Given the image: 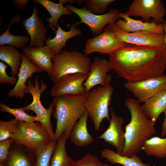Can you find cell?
<instances>
[{"label": "cell", "instance_id": "6da1fadb", "mask_svg": "<svg viewBox=\"0 0 166 166\" xmlns=\"http://www.w3.org/2000/svg\"><path fill=\"white\" fill-rule=\"evenodd\" d=\"M110 70L127 81L135 82L163 74L165 49L126 44L109 54Z\"/></svg>", "mask_w": 166, "mask_h": 166}, {"label": "cell", "instance_id": "7a4b0ae2", "mask_svg": "<svg viewBox=\"0 0 166 166\" xmlns=\"http://www.w3.org/2000/svg\"><path fill=\"white\" fill-rule=\"evenodd\" d=\"M124 104L131 119L125 128V147L121 155L131 157L140 153L144 143L155 134V124L145 114L136 99L128 98Z\"/></svg>", "mask_w": 166, "mask_h": 166}, {"label": "cell", "instance_id": "3957f363", "mask_svg": "<svg viewBox=\"0 0 166 166\" xmlns=\"http://www.w3.org/2000/svg\"><path fill=\"white\" fill-rule=\"evenodd\" d=\"M89 92L80 95L65 94L54 97L53 112L56 120L54 141H57L63 134L67 139L69 137L72 128L85 111L84 104Z\"/></svg>", "mask_w": 166, "mask_h": 166}, {"label": "cell", "instance_id": "277c9868", "mask_svg": "<svg viewBox=\"0 0 166 166\" xmlns=\"http://www.w3.org/2000/svg\"><path fill=\"white\" fill-rule=\"evenodd\" d=\"M10 138L35 154L52 141L46 128L38 122L29 123L18 121L14 126Z\"/></svg>", "mask_w": 166, "mask_h": 166}, {"label": "cell", "instance_id": "5b68a950", "mask_svg": "<svg viewBox=\"0 0 166 166\" xmlns=\"http://www.w3.org/2000/svg\"><path fill=\"white\" fill-rule=\"evenodd\" d=\"M52 61L53 69L50 78L54 84L65 75L82 73L88 76L89 73L90 58L77 51L62 50L54 54Z\"/></svg>", "mask_w": 166, "mask_h": 166}, {"label": "cell", "instance_id": "8992f818", "mask_svg": "<svg viewBox=\"0 0 166 166\" xmlns=\"http://www.w3.org/2000/svg\"><path fill=\"white\" fill-rule=\"evenodd\" d=\"M113 91L110 84L93 88L84 102L85 110L88 113L96 131L99 130L104 120H110L109 107Z\"/></svg>", "mask_w": 166, "mask_h": 166}, {"label": "cell", "instance_id": "52a82bcc", "mask_svg": "<svg viewBox=\"0 0 166 166\" xmlns=\"http://www.w3.org/2000/svg\"><path fill=\"white\" fill-rule=\"evenodd\" d=\"M27 85L28 93L33 97V101L30 104L21 108L24 111L31 110L36 114L38 121L46 129L52 140H54L55 133L54 132L51 122V117L53 113L54 106L53 102L50 103L48 109H45L42 104L40 97L42 93L46 89L47 86L42 79L40 86L37 77L34 80V85L32 83L30 79L28 80Z\"/></svg>", "mask_w": 166, "mask_h": 166}, {"label": "cell", "instance_id": "ba28073f", "mask_svg": "<svg viewBox=\"0 0 166 166\" xmlns=\"http://www.w3.org/2000/svg\"><path fill=\"white\" fill-rule=\"evenodd\" d=\"M65 7L80 18V22L73 25L75 26L81 23L87 25L94 37L101 34L106 26L115 23L120 19L118 16L119 11L116 9H112L106 14L98 15L91 13L84 7L78 8L67 4Z\"/></svg>", "mask_w": 166, "mask_h": 166}, {"label": "cell", "instance_id": "9c48e42d", "mask_svg": "<svg viewBox=\"0 0 166 166\" xmlns=\"http://www.w3.org/2000/svg\"><path fill=\"white\" fill-rule=\"evenodd\" d=\"M124 13L130 17H141L144 22H150L152 18L157 23L162 24L165 21L166 9L161 0H134Z\"/></svg>", "mask_w": 166, "mask_h": 166}, {"label": "cell", "instance_id": "30bf717a", "mask_svg": "<svg viewBox=\"0 0 166 166\" xmlns=\"http://www.w3.org/2000/svg\"><path fill=\"white\" fill-rule=\"evenodd\" d=\"M108 25L117 38L125 43L165 49L164 34L148 31L126 32L121 30L115 23Z\"/></svg>", "mask_w": 166, "mask_h": 166}, {"label": "cell", "instance_id": "8fae6325", "mask_svg": "<svg viewBox=\"0 0 166 166\" xmlns=\"http://www.w3.org/2000/svg\"><path fill=\"white\" fill-rule=\"evenodd\" d=\"M126 44L117 38L108 25L101 34L86 41L83 52L86 56L95 52L109 55Z\"/></svg>", "mask_w": 166, "mask_h": 166}, {"label": "cell", "instance_id": "7c38bea8", "mask_svg": "<svg viewBox=\"0 0 166 166\" xmlns=\"http://www.w3.org/2000/svg\"><path fill=\"white\" fill-rule=\"evenodd\" d=\"M123 86L139 103H144L158 91L166 89V76L163 74L141 81H127Z\"/></svg>", "mask_w": 166, "mask_h": 166}, {"label": "cell", "instance_id": "4fadbf2b", "mask_svg": "<svg viewBox=\"0 0 166 166\" xmlns=\"http://www.w3.org/2000/svg\"><path fill=\"white\" fill-rule=\"evenodd\" d=\"M87 77V76L82 73L64 75L51 88L50 95L54 97L65 94H83L86 92L83 84Z\"/></svg>", "mask_w": 166, "mask_h": 166}, {"label": "cell", "instance_id": "5bb4252c", "mask_svg": "<svg viewBox=\"0 0 166 166\" xmlns=\"http://www.w3.org/2000/svg\"><path fill=\"white\" fill-rule=\"evenodd\" d=\"M110 70L109 61L105 58L95 57L90 65L89 73L83 84L86 92L90 91L97 85L105 86L110 84L112 77L107 74Z\"/></svg>", "mask_w": 166, "mask_h": 166}, {"label": "cell", "instance_id": "9a60e30c", "mask_svg": "<svg viewBox=\"0 0 166 166\" xmlns=\"http://www.w3.org/2000/svg\"><path fill=\"white\" fill-rule=\"evenodd\" d=\"M111 117L109 126L106 130L98 138L114 147L117 152L121 155L125 147L124 132L122 126L123 119L117 116L112 108L110 109Z\"/></svg>", "mask_w": 166, "mask_h": 166}, {"label": "cell", "instance_id": "2e32d148", "mask_svg": "<svg viewBox=\"0 0 166 166\" xmlns=\"http://www.w3.org/2000/svg\"><path fill=\"white\" fill-rule=\"evenodd\" d=\"M36 3L34 2V9L31 16L22 22L27 34L30 37L29 47L44 46L47 39L45 36L47 30L38 15Z\"/></svg>", "mask_w": 166, "mask_h": 166}, {"label": "cell", "instance_id": "e0dca14e", "mask_svg": "<svg viewBox=\"0 0 166 166\" xmlns=\"http://www.w3.org/2000/svg\"><path fill=\"white\" fill-rule=\"evenodd\" d=\"M22 53L31 62L50 76L53 69L52 61L54 54L46 45L42 46L26 47L22 49Z\"/></svg>", "mask_w": 166, "mask_h": 166}, {"label": "cell", "instance_id": "ac0fdd59", "mask_svg": "<svg viewBox=\"0 0 166 166\" xmlns=\"http://www.w3.org/2000/svg\"><path fill=\"white\" fill-rule=\"evenodd\" d=\"M22 62L18 74L17 82L14 88L8 92V96L10 97L21 98L26 93H28V86L26 85L27 79L31 78L34 73H39L42 71L22 53Z\"/></svg>", "mask_w": 166, "mask_h": 166}, {"label": "cell", "instance_id": "d6986e66", "mask_svg": "<svg viewBox=\"0 0 166 166\" xmlns=\"http://www.w3.org/2000/svg\"><path fill=\"white\" fill-rule=\"evenodd\" d=\"M118 16L124 20L120 19L115 23L121 30L124 32L148 31L158 34H164L162 24H158L153 20H151L149 22H143L141 20L133 19L121 12H119Z\"/></svg>", "mask_w": 166, "mask_h": 166}, {"label": "cell", "instance_id": "ffe728a7", "mask_svg": "<svg viewBox=\"0 0 166 166\" xmlns=\"http://www.w3.org/2000/svg\"><path fill=\"white\" fill-rule=\"evenodd\" d=\"M36 156L33 151L14 141L3 166H36Z\"/></svg>", "mask_w": 166, "mask_h": 166}, {"label": "cell", "instance_id": "44dd1931", "mask_svg": "<svg viewBox=\"0 0 166 166\" xmlns=\"http://www.w3.org/2000/svg\"><path fill=\"white\" fill-rule=\"evenodd\" d=\"M141 106L146 116L155 124L166 109V89L160 90L144 102Z\"/></svg>", "mask_w": 166, "mask_h": 166}, {"label": "cell", "instance_id": "7402d4cb", "mask_svg": "<svg viewBox=\"0 0 166 166\" xmlns=\"http://www.w3.org/2000/svg\"><path fill=\"white\" fill-rule=\"evenodd\" d=\"M35 3H38L44 6L49 14L50 17L47 18L46 21L48 24L47 26L55 31L58 26V21L63 15H70L73 13L63 6V4H67V0H59V3H55L49 0H33Z\"/></svg>", "mask_w": 166, "mask_h": 166}, {"label": "cell", "instance_id": "603a6c76", "mask_svg": "<svg viewBox=\"0 0 166 166\" xmlns=\"http://www.w3.org/2000/svg\"><path fill=\"white\" fill-rule=\"evenodd\" d=\"M55 33V37L52 38H47L45 42L46 45L54 54L62 51L63 48L65 47L69 39L82 34L81 30L73 24L68 31H64L58 25Z\"/></svg>", "mask_w": 166, "mask_h": 166}, {"label": "cell", "instance_id": "cb8c5ba5", "mask_svg": "<svg viewBox=\"0 0 166 166\" xmlns=\"http://www.w3.org/2000/svg\"><path fill=\"white\" fill-rule=\"evenodd\" d=\"M89 117L88 113L85 111L72 128L69 137L72 142L76 145L85 146L94 140L87 129V121Z\"/></svg>", "mask_w": 166, "mask_h": 166}, {"label": "cell", "instance_id": "d4e9b609", "mask_svg": "<svg viewBox=\"0 0 166 166\" xmlns=\"http://www.w3.org/2000/svg\"><path fill=\"white\" fill-rule=\"evenodd\" d=\"M22 21L21 17L19 14H17L13 16L7 29L0 36V46L10 45L22 49L26 47L29 38V36L13 35L9 31L10 27L12 24L19 23Z\"/></svg>", "mask_w": 166, "mask_h": 166}, {"label": "cell", "instance_id": "484cf974", "mask_svg": "<svg viewBox=\"0 0 166 166\" xmlns=\"http://www.w3.org/2000/svg\"><path fill=\"white\" fill-rule=\"evenodd\" d=\"M101 156L112 164H118L123 166H155L148 163H143L140 157L134 155L131 157L122 156L108 148L101 152Z\"/></svg>", "mask_w": 166, "mask_h": 166}, {"label": "cell", "instance_id": "4316f807", "mask_svg": "<svg viewBox=\"0 0 166 166\" xmlns=\"http://www.w3.org/2000/svg\"><path fill=\"white\" fill-rule=\"evenodd\" d=\"M0 59L10 66L12 76L18 74L22 64V56L14 47L10 45L0 46Z\"/></svg>", "mask_w": 166, "mask_h": 166}, {"label": "cell", "instance_id": "83f0119b", "mask_svg": "<svg viewBox=\"0 0 166 166\" xmlns=\"http://www.w3.org/2000/svg\"><path fill=\"white\" fill-rule=\"evenodd\" d=\"M67 139L63 134L58 138L51 158L50 166H71L74 162L66 151L65 144Z\"/></svg>", "mask_w": 166, "mask_h": 166}, {"label": "cell", "instance_id": "f1b7e54d", "mask_svg": "<svg viewBox=\"0 0 166 166\" xmlns=\"http://www.w3.org/2000/svg\"><path fill=\"white\" fill-rule=\"evenodd\" d=\"M141 150L147 155L158 158L166 157V137L152 136L143 144Z\"/></svg>", "mask_w": 166, "mask_h": 166}, {"label": "cell", "instance_id": "f546056e", "mask_svg": "<svg viewBox=\"0 0 166 166\" xmlns=\"http://www.w3.org/2000/svg\"><path fill=\"white\" fill-rule=\"evenodd\" d=\"M0 110L2 112L12 114L14 116L15 118L18 121L29 123L38 122L36 116L28 114L22 110L21 108L13 109L1 103H0Z\"/></svg>", "mask_w": 166, "mask_h": 166}, {"label": "cell", "instance_id": "4dcf8cb0", "mask_svg": "<svg viewBox=\"0 0 166 166\" xmlns=\"http://www.w3.org/2000/svg\"><path fill=\"white\" fill-rule=\"evenodd\" d=\"M114 0H86L84 7L91 13L102 15L106 10L109 5Z\"/></svg>", "mask_w": 166, "mask_h": 166}, {"label": "cell", "instance_id": "1f68e13d", "mask_svg": "<svg viewBox=\"0 0 166 166\" xmlns=\"http://www.w3.org/2000/svg\"><path fill=\"white\" fill-rule=\"evenodd\" d=\"M57 142L52 141L46 147L36 154V166H50L51 158Z\"/></svg>", "mask_w": 166, "mask_h": 166}, {"label": "cell", "instance_id": "d6a6232c", "mask_svg": "<svg viewBox=\"0 0 166 166\" xmlns=\"http://www.w3.org/2000/svg\"><path fill=\"white\" fill-rule=\"evenodd\" d=\"M101 161L96 155L88 153L81 158L74 161L71 166H109Z\"/></svg>", "mask_w": 166, "mask_h": 166}, {"label": "cell", "instance_id": "836d02e7", "mask_svg": "<svg viewBox=\"0 0 166 166\" xmlns=\"http://www.w3.org/2000/svg\"><path fill=\"white\" fill-rule=\"evenodd\" d=\"M18 121L15 118L7 121H0V141L10 138L14 126Z\"/></svg>", "mask_w": 166, "mask_h": 166}, {"label": "cell", "instance_id": "e575fe53", "mask_svg": "<svg viewBox=\"0 0 166 166\" xmlns=\"http://www.w3.org/2000/svg\"><path fill=\"white\" fill-rule=\"evenodd\" d=\"M13 140L9 138L0 141V165L3 166L9 155L10 148Z\"/></svg>", "mask_w": 166, "mask_h": 166}, {"label": "cell", "instance_id": "d590c367", "mask_svg": "<svg viewBox=\"0 0 166 166\" xmlns=\"http://www.w3.org/2000/svg\"><path fill=\"white\" fill-rule=\"evenodd\" d=\"M7 68V65L2 62H0V84H9L12 85H15L17 82L18 78L9 76L6 72Z\"/></svg>", "mask_w": 166, "mask_h": 166}, {"label": "cell", "instance_id": "8d00e7d4", "mask_svg": "<svg viewBox=\"0 0 166 166\" xmlns=\"http://www.w3.org/2000/svg\"><path fill=\"white\" fill-rule=\"evenodd\" d=\"M13 1L16 8L18 9L26 8L28 2V0H14Z\"/></svg>", "mask_w": 166, "mask_h": 166}, {"label": "cell", "instance_id": "74e56055", "mask_svg": "<svg viewBox=\"0 0 166 166\" xmlns=\"http://www.w3.org/2000/svg\"><path fill=\"white\" fill-rule=\"evenodd\" d=\"M165 114L164 118L161 127V136L164 137L166 135V109L164 112Z\"/></svg>", "mask_w": 166, "mask_h": 166}, {"label": "cell", "instance_id": "f35d334b", "mask_svg": "<svg viewBox=\"0 0 166 166\" xmlns=\"http://www.w3.org/2000/svg\"><path fill=\"white\" fill-rule=\"evenodd\" d=\"M162 24L164 27V35H165V48L166 49V21L165 20L164 22L162 23Z\"/></svg>", "mask_w": 166, "mask_h": 166}]
</instances>
